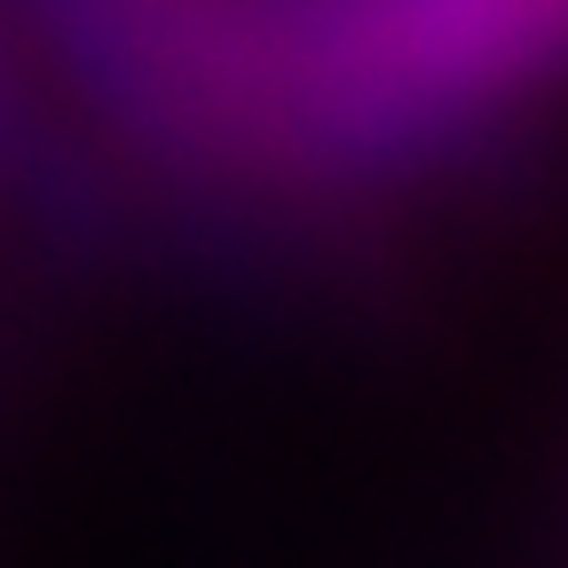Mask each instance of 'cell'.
<instances>
[{"label": "cell", "mask_w": 568, "mask_h": 568, "mask_svg": "<svg viewBox=\"0 0 568 568\" xmlns=\"http://www.w3.org/2000/svg\"><path fill=\"white\" fill-rule=\"evenodd\" d=\"M159 55L230 151L339 190L458 182L568 126V0H182Z\"/></svg>", "instance_id": "obj_1"}]
</instances>
